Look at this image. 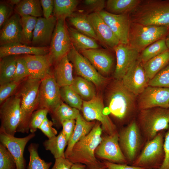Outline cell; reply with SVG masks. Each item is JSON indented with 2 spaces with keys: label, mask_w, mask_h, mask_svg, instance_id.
<instances>
[{
  "label": "cell",
  "mask_w": 169,
  "mask_h": 169,
  "mask_svg": "<svg viewBox=\"0 0 169 169\" xmlns=\"http://www.w3.org/2000/svg\"><path fill=\"white\" fill-rule=\"evenodd\" d=\"M21 0H8L6 2L11 6L13 7L14 6H16L21 1Z\"/></svg>",
  "instance_id": "56"
},
{
  "label": "cell",
  "mask_w": 169,
  "mask_h": 169,
  "mask_svg": "<svg viewBox=\"0 0 169 169\" xmlns=\"http://www.w3.org/2000/svg\"><path fill=\"white\" fill-rule=\"evenodd\" d=\"M13 8L6 2H0V28L12 15Z\"/></svg>",
  "instance_id": "48"
},
{
  "label": "cell",
  "mask_w": 169,
  "mask_h": 169,
  "mask_svg": "<svg viewBox=\"0 0 169 169\" xmlns=\"http://www.w3.org/2000/svg\"><path fill=\"white\" fill-rule=\"evenodd\" d=\"M62 101L60 87L53 74L41 80L39 95L38 109L45 108L52 113Z\"/></svg>",
  "instance_id": "12"
},
{
  "label": "cell",
  "mask_w": 169,
  "mask_h": 169,
  "mask_svg": "<svg viewBox=\"0 0 169 169\" xmlns=\"http://www.w3.org/2000/svg\"><path fill=\"white\" fill-rule=\"evenodd\" d=\"M23 55L29 73L28 77L42 80L51 74L50 70L52 64L49 54Z\"/></svg>",
  "instance_id": "23"
},
{
  "label": "cell",
  "mask_w": 169,
  "mask_h": 169,
  "mask_svg": "<svg viewBox=\"0 0 169 169\" xmlns=\"http://www.w3.org/2000/svg\"><path fill=\"white\" fill-rule=\"evenodd\" d=\"M99 13L121 44H127L131 21L129 13L115 14L103 10Z\"/></svg>",
  "instance_id": "18"
},
{
  "label": "cell",
  "mask_w": 169,
  "mask_h": 169,
  "mask_svg": "<svg viewBox=\"0 0 169 169\" xmlns=\"http://www.w3.org/2000/svg\"><path fill=\"white\" fill-rule=\"evenodd\" d=\"M95 154L100 158L114 163L127 164L128 162L120 147L117 132L102 137Z\"/></svg>",
  "instance_id": "13"
},
{
  "label": "cell",
  "mask_w": 169,
  "mask_h": 169,
  "mask_svg": "<svg viewBox=\"0 0 169 169\" xmlns=\"http://www.w3.org/2000/svg\"><path fill=\"white\" fill-rule=\"evenodd\" d=\"M57 22V19L52 15L48 19L38 18L33 32L31 46L49 47Z\"/></svg>",
  "instance_id": "21"
},
{
  "label": "cell",
  "mask_w": 169,
  "mask_h": 169,
  "mask_svg": "<svg viewBox=\"0 0 169 169\" xmlns=\"http://www.w3.org/2000/svg\"><path fill=\"white\" fill-rule=\"evenodd\" d=\"M169 28L164 26H144L131 22L128 44L140 53L150 44L163 38Z\"/></svg>",
  "instance_id": "5"
},
{
  "label": "cell",
  "mask_w": 169,
  "mask_h": 169,
  "mask_svg": "<svg viewBox=\"0 0 169 169\" xmlns=\"http://www.w3.org/2000/svg\"><path fill=\"white\" fill-rule=\"evenodd\" d=\"M29 76V73L23 55H18L16 72L13 81L21 82L23 79Z\"/></svg>",
  "instance_id": "45"
},
{
  "label": "cell",
  "mask_w": 169,
  "mask_h": 169,
  "mask_svg": "<svg viewBox=\"0 0 169 169\" xmlns=\"http://www.w3.org/2000/svg\"><path fill=\"white\" fill-rule=\"evenodd\" d=\"M35 136L30 133L22 138L15 137L0 130V143L8 149L15 161L16 169H26V161L24 156L25 147L28 143Z\"/></svg>",
  "instance_id": "14"
},
{
  "label": "cell",
  "mask_w": 169,
  "mask_h": 169,
  "mask_svg": "<svg viewBox=\"0 0 169 169\" xmlns=\"http://www.w3.org/2000/svg\"><path fill=\"white\" fill-rule=\"evenodd\" d=\"M68 18L74 28L98 41L93 28L88 19V14L74 13Z\"/></svg>",
  "instance_id": "31"
},
{
  "label": "cell",
  "mask_w": 169,
  "mask_h": 169,
  "mask_svg": "<svg viewBox=\"0 0 169 169\" xmlns=\"http://www.w3.org/2000/svg\"><path fill=\"white\" fill-rule=\"evenodd\" d=\"M163 151L164 158L158 169H169V129L166 134L164 141Z\"/></svg>",
  "instance_id": "51"
},
{
  "label": "cell",
  "mask_w": 169,
  "mask_h": 169,
  "mask_svg": "<svg viewBox=\"0 0 169 169\" xmlns=\"http://www.w3.org/2000/svg\"><path fill=\"white\" fill-rule=\"evenodd\" d=\"M79 2L78 0H54L53 15L57 19H66L74 13Z\"/></svg>",
  "instance_id": "35"
},
{
  "label": "cell",
  "mask_w": 169,
  "mask_h": 169,
  "mask_svg": "<svg viewBox=\"0 0 169 169\" xmlns=\"http://www.w3.org/2000/svg\"><path fill=\"white\" fill-rule=\"evenodd\" d=\"M39 145L35 143H31L28 147L29 153V161L27 169H49L52 164L42 159L38 152Z\"/></svg>",
  "instance_id": "40"
},
{
  "label": "cell",
  "mask_w": 169,
  "mask_h": 169,
  "mask_svg": "<svg viewBox=\"0 0 169 169\" xmlns=\"http://www.w3.org/2000/svg\"><path fill=\"white\" fill-rule=\"evenodd\" d=\"M165 40L166 46L168 49H169V34L167 35L165 38Z\"/></svg>",
  "instance_id": "58"
},
{
  "label": "cell",
  "mask_w": 169,
  "mask_h": 169,
  "mask_svg": "<svg viewBox=\"0 0 169 169\" xmlns=\"http://www.w3.org/2000/svg\"><path fill=\"white\" fill-rule=\"evenodd\" d=\"M51 113L54 124L57 123L60 125L65 120H76L79 114V110L70 107L62 101Z\"/></svg>",
  "instance_id": "37"
},
{
  "label": "cell",
  "mask_w": 169,
  "mask_h": 169,
  "mask_svg": "<svg viewBox=\"0 0 169 169\" xmlns=\"http://www.w3.org/2000/svg\"><path fill=\"white\" fill-rule=\"evenodd\" d=\"M141 0H108L106 11L115 14L129 13L140 3Z\"/></svg>",
  "instance_id": "36"
},
{
  "label": "cell",
  "mask_w": 169,
  "mask_h": 169,
  "mask_svg": "<svg viewBox=\"0 0 169 169\" xmlns=\"http://www.w3.org/2000/svg\"><path fill=\"white\" fill-rule=\"evenodd\" d=\"M136 96L125 87L121 80L115 79L110 85L106 95L109 113L119 119H125L135 107Z\"/></svg>",
  "instance_id": "3"
},
{
  "label": "cell",
  "mask_w": 169,
  "mask_h": 169,
  "mask_svg": "<svg viewBox=\"0 0 169 169\" xmlns=\"http://www.w3.org/2000/svg\"><path fill=\"white\" fill-rule=\"evenodd\" d=\"M73 164L65 157H60L55 159L54 164L51 169H71Z\"/></svg>",
  "instance_id": "53"
},
{
  "label": "cell",
  "mask_w": 169,
  "mask_h": 169,
  "mask_svg": "<svg viewBox=\"0 0 169 169\" xmlns=\"http://www.w3.org/2000/svg\"><path fill=\"white\" fill-rule=\"evenodd\" d=\"M41 80L28 77L22 85L19 96L21 99V120L16 132L28 133L31 116L38 108Z\"/></svg>",
  "instance_id": "4"
},
{
  "label": "cell",
  "mask_w": 169,
  "mask_h": 169,
  "mask_svg": "<svg viewBox=\"0 0 169 169\" xmlns=\"http://www.w3.org/2000/svg\"><path fill=\"white\" fill-rule=\"evenodd\" d=\"M168 49L165 38L159 39L150 44L140 54L138 59L143 64Z\"/></svg>",
  "instance_id": "38"
},
{
  "label": "cell",
  "mask_w": 169,
  "mask_h": 169,
  "mask_svg": "<svg viewBox=\"0 0 169 169\" xmlns=\"http://www.w3.org/2000/svg\"><path fill=\"white\" fill-rule=\"evenodd\" d=\"M48 110L45 108L39 109L34 111L30 119L29 128L31 133H35L44 119L47 117Z\"/></svg>",
  "instance_id": "43"
},
{
  "label": "cell",
  "mask_w": 169,
  "mask_h": 169,
  "mask_svg": "<svg viewBox=\"0 0 169 169\" xmlns=\"http://www.w3.org/2000/svg\"><path fill=\"white\" fill-rule=\"evenodd\" d=\"M18 56L10 55L0 58V85L13 80L16 72Z\"/></svg>",
  "instance_id": "30"
},
{
  "label": "cell",
  "mask_w": 169,
  "mask_h": 169,
  "mask_svg": "<svg viewBox=\"0 0 169 169\" xmlns=\"http://www.w3.org/2000/svg\"><path fill=\"white\" fill-rule=\"evenodd\" d=\"M72 47L65 19H57L49 53L52 64L67 55Z\"/></svg>",
  "instance_id": "7"
},
{
  "label": "cell",
  "mask_w": 169,
  "mask_h": 169,
  "mask_svg": "<svg viewBox=\"0 0 169 169\" xmlns=\"http://www.w3.org/2000/svg\"><path fill=\"white\" fill-rule=\"evenodd\" d=\"M106 165V169H146V168L133 166H128L127 164H120L108 161L103 162Z\"/></svg>",
  "instance_id": "54"
},
{
  "label": "cell",
  "mask_w": 169,
  "mask_h": 169,
  "mask_svg": "<svg viewBox=\"0 0 169 169\" xmlns=\"http://www.w3.org/2000/svg\"><path fill=\"white\" fill-rule=\"evenodd\" d=\"M53 122L49 120L47 117L38 129L40 130L48 139H50L56 136L57 134V130L53 127Z\"/></svg>",
  "instance_id": "49"
},
{
  "label": "cell",
  "mask_w": 169,
  "mask_h": 169,
  "mask_svg": "<svg viewBox=\"0 0 169 169\" xmlns=\"http://www.w3.org/2000/svg\"><path fill=\"white\" fill-rule=\"evenodd\" d=\"M81 110L86 120H97L101 123L102 129L108 135L116 132L115 125L105 112L103 100L99 95H96L90 101H83Z\"/></svg>",
  "instance_id": "9"
},
{
  "label": "cell",
  "mask_w": 169,
  "mask_h": 169,
  "mask_svg": "<svg viewBox=\"0 0 169 169\" xmlns=\"http://www.w3.org/2000/svg\"><path fill=\"white\" fill-rule=\"evenodd\" d=\"M101 125L96 122L90 132L74 145L66 158L74 164L81 163L87 166L104 165L95 156V150L102 139Z\"/></svg>",
  "instance_id": "2"
},
{
  "label": "cell",
  "mask_w": 169,
  "mask_h": 169,
  "mask_svg": "<svg viewBox=\"0 0 169 169\" xmlns=\"http://www.w3.org/2000/svg\"><path fill=\"white\" fill-rule=\"evenodd\" d=\"M68 144V141L61 131L57 136L45 141L43 145L45 150L49 151L56 159L65 157L64 151Z\"/></svg>",
  "instance_id": "34"
},
{
  "label": "cell",
  "mask_w": 169,
  "mask_h": 169,
  "mask_svg": "<svg viewBox=\"0 0 169 169\" xmlns=\"http://www.w3.org/2000/svg\"><path fill=\"white\" fill-rule=\"evenodd\" d=\"M1 105L0 130L14 136L21 120V99L19 95L10 97Z\"/></svg>",
  "instance_id": "8"
},
{
  "label": "cell",
  "mask_w": 169,
  "mask_h": 169,
  "mask_svg": "<svg viewBox=\"0 0 169 169\" xmlns=\"http://www.w3.org/2000/svg\"><path fill=\"white\" fill-rule=\"evenodd\" d=\"M49 51V47H35L21 43H12L0 46V58L10 55H45Z\"/></svg>",
  "instance_id": "25"
},
{
  "label": "cell",
  "mask_w": 169,
  "mask_h": 169,
  "mask_svg": "<svg viewBox=\"0 0 169 169\" xmlns=\"http://www.w3.org/2000/svg\"><path fill=\"white\" fill-rule=\"evenodd\" d=\"M129 14L131 22L169 28V1L141 0Z\"/></svg>",
  "instance_id": "1"
},
{
  "label": "cell",
  "mask_w": 169,
  "mask_h": 169,
  "mask_svg": "<svg viewBox=\"0 0 169 169\" xmlns=\"http://www.w3.org/2000/svg\"><path fill=\"white\" fill-rule=\"evenodd\" d=\"M79 52L102 76L107 75L111 71L114 64V58L107 49L99 48L83 50Z\"/></svg>",
  "instance_id": "22"
},
{
  "label": "cell",
  "mask_w": 169,
  "mask_h": 169,
  "mask_svg": "<svg viewBox=\"0 0 169 169\" xmlns=\"http://www.w3.org/2000/svg\"><path fill=\"white\" fill-rule=\"evenodd\" d=\"M69 35L72 46L77 51L100 48L96 40L78 31L73 27H68Z\"/></svg>",
  "instance_id": "28"
},
{
  "label": "cell",
  "mask_w": 169,
  "mask_h": 169,
  "mask_svg": "<svg viewBox=\"0 0 169 169\" xmlns=\"http://www.w3.org/2000/svg\"><path fill=\"white\" fill-rule=\"evenodd\" d=\"M86 166L83 164L80 163L73 164L71 169H85Z\"/></svg>",
  "instance_id": "55"
},
{
  "label": "cell",
  "mask_w": 169,
  "mask_h": 169,
  "mask_svg": "<svg viewBox=\"0 0 169 169\" xmlns=\"http://www.w3.org/2000/svg\"><path fill=\"white\" fill-rule=\"evenodd\" d=\"M146 169H147L146 168Z\"/></svg>",
  "instance_id": "59"
},
{
  "label": "cell",
  "mask_w": 169,
  "mask_h": 169,
  "mask_svg": "<svg viewBox=\"0 0 169 169\" xmlns=\"http://www.w3.org/2000/svg\"><path fill=\"white\" fill-rule=\"evenodd\" d=\"M139 118L142 129L150 139L169 126V110L166 108L155 107L141 110Z\"/></svg>",
  "instance_id": "6"
},
{
  "label": "cell",
  "mask_w": 169,
  "mask_h": 169,
  "mask_svg": "<svg viewBox=\"0 0 169 169\" xmlns=\"http://www.w3.org/2000/svg\"><path fill=\"white\" fill-rule=\"evenodd\" d=\"M168 108H169V105H168Z\"/></svg>",
  "instance_id": "60"
},
{
  "label": "cell",
  "mask_w": 169,
  "mask_h": 169,
  "mask_svg": "<svg viewBox=\"0 0 169 169\" xmlns=\"http://www.w3.org/2000/svg\"><path fill=\"white\" fill-rule=\"evenodd\" d=\"M114 50L116 58L114 76L115 79L121 80L129 68L138 59L140 53L128 44L121 43Z\"/></svg>",
  "instance_id": "19"
},
{
  "label": "cell",
  "mask_w": 169,
  "mask_h": 169,
  "mask_svg": "<svg viewBox=\"0 0 169 169\" xmlns=\"http://www.w3.org/2000/svg\"><path fill=\"white\" fill-rule=\"evenodd\" d=\"M70 86L83 101H90L96 95L94 84L81 77H75Z\"/></svg>",
  "instance_id": "29"
},
{
  "label": "cell",
  "mask_w": 169,
  "mask_h": 169,
  "mask_svg": "<svg viewBox=\"0 0 169 169\" xmlns=\"http://www.w3.org/2000/svg\"><path fill=\"white\" fill-rule=\"evenodd\" d=\"M53 75L60 87L70 85L74 78L73 71V66L69 61L67 55L54 64Z\"/></svg>",
  "instance_id": "26"
},
{
  "label": "cell",
  "mask_w": 169,
  "mask_h": 169,
  "mask_svg": "<svg viewBox=\"0 0 169 169\" xmlns=\"http://www.w3.org/2000/svg\"><path fill=\"white\" fill-rule=\"evenodd\" d=\"M119 141L127 162L132 164L141 143L140 131L135 121L132 122L121 131L119 134Z\"/></svg>",
  "instance_id": "15"
},
{
  "label": "cell",
  "mask_w": 169,
  "mask_h": 169,
  "mask_svg": "<svg viewBox=\"0 0 169 169\" xmlns=\"http://www.w3.org/2000/svg\"><path fill=\"white\" fill-rule=\"evenodd\" d=\"M21 31V17L15 13L0 29V46L20 43Z\"/></svg>",
  "instance_id": "24"
},
{
  "label": "cell",
  "mask_w": 169,
  "mask_h": 169,
  "mask_svg": "<svg viewBox=\"0 0 169 169\" xmlns=\"http://www.w3.org/2000/svg\"><path fill=\"white\" fill-rule=\"evenodd\" d=\"M61 99L71 107L81 110L83 101L70 85L60 87Z\"/></svg>",
  "instance_id": "41"
},
{
  "label": "cell",
  "mask_w": 169,
  "mask_h": 169,
  "mask_svg": "<svg viewBox=\"0 0 169 169\" xmlns=\"http://www.w3.org/2000/svg\"><path fill=\"white\" fill-rule=\"evenodd\" d=\"M106 1L104 0H85L83 1L84 8L89 13H99L105 8Z\"/></svg>",
  "instance_id": "47"
},
{
  "label": "cell",
  "mask_w": 169,
  "mask_h": 169,
  "mask_svg": "<svg viewBox=\"0 0 169 169\" xmlns=\"http://www.w3.org/2000/svg\"><path fill=\"white\" fill-rule=\"evenodd\" d=\"M0 169H16L15 160L7 148L0 144Z\"/></svg>",
  "instance_id": "44"
},
{
  "label": "cell",
  "mask_w": 169,
  "mask_h": 169,
  "mask_svg": "<svg viewBox=\"0 0 169 169\" xmlns=\"http://www.w3.org/2000/svg\"><path fill=\"white\" fill-rule=\"evenodd\" d=\"M88 17L97 37L98 41L105 47L114 49L120 43L99 13L88 14Z\"/></svg>",
  "instance_id": "20"
},
{
  "label": "cell",
  "mask_w": 169,
  "mask_h": 169,
  "mask_svg": "<svg viewBox=\"0 0 169 169\" xmlns=\"http://www.w3.org/2000/svg\"><path fill=\"white\" fill-rule=\"evenodd\" d=\"M38 18L30 16L21 17L22 31L20 43L27 45H31Z\"/></svg>",
  "instance_id": "39"
},
{
  "label": "cell",
  "mask_w": 169,
  "mask_h": 169,
  "mask_svg": "<svg viewBox=\"0 0 169 169\" xmlns=\"http://www.w3.org/2000/svg\"><path fill=\"white\" fill-rule=\"evenodd\" d=\"M76 74L98 87L103 86L108 79L100 74L89 61L73 46L67 54Z\"/></svg>",
  "instance_id": "10"
},
{
  "label": "cell",
  "mask_w": 169,
  "mask_h": 169,
  "mask_svg": "<svg viewBox=\"0 0 169 169\" xmlns=\"http://www.w3.org/2000/svg\"><path fill=\"white\" fill-rule=\"evenodd\" d=\"M164 141L162 135L158 134L146 144L132 165L146 168L157 167L158 169L161 164L160 161L164 152Z\"/></svg>",
  "instance_id": "11"
},
{
  "label": "cell",
  "mask_w": 169,
  "mask_h": 169,
  "mask_svg": "<svg viewBox=\"0 0 169 169\" xmlns=\"http://www.w3.org/2000/svg\"><path fill=\"white\" fill-rule=\"evenodd\" d=\"M75 120L74 131L68 142L66 149L64 152L66 158L69 154L74 145L87 136L92 129L96 123L95 121H87L80 114Z\"/></svg>",
  "instance_id": "27"
},
{
  "label": "cell",
  "mask_w": 169,
  "mask_h": 169,
  "mask_svg": "<svg viewBox=\"0 0 169 169\" xmlns=\"http://www.w3.org/2000/svg\"><path fill=\"white\" fill-rule=\"evenodd\" d=\"M150 80L145 72L143 64L138 59L121 79L125 87L136 96L139 95L148 86Z\"/></svg>",
  "instance_id": "17"
},
{
  "label": "cell",
  "mask_w": 169,
  "mask_h": 169,
  "mask_svg": "<svg viewBox=\"0 0 169 169\" xmlns=\"http://www.w3.org/2000/svg\"><path fill=\"white\" fill-rule=\"evenodd\" d=\"M44 18L48 19L52 15L54 3V0H40Z\"/></svg>",
  "instance_id": "52"
},
{
  "label": "cell",
  "mask_w": 169,
  "mask_h": 169,
  "mask_svg": "<svg viewBox=\"0 0 169 169\" xmlns=\"http://www.w3.org/2000/svg\"><path fill=\"white\" fill-rule=\"evenodd\" d=\"M75 123L76 120L73 119L65 120L61 123L63 127L62 131L68 142L74 131Z\"/></svg>",
  "instance_id": "50"
},
{
  "label": "cell",
  "mask_w": 169,
  "mask_h": 169,
  "mask_svg": "<svg viewBox=\"0 0 169 169\" xmlns=\"http://www.w3.org/2000/svg\"><path fill=\"white\" fill-rule=\"evenodd\" d=\"M86 166L87 169H106V168L105 165L101 166Z\"/></svg>",
  "instance_id": "57"
},
{
  "label": "cell",
  "mask_w": 169,
  "mask_h": 169,
  "mask_svg": "<svg viewBox=\"0 0 169 169\" xmlns=\"http://www.w3.org/2000/svg\"><path fill=\"white\" fill-rule=\"evenodd\" d=\"M15 13L20 17L30 16L36 18L43 15L40 0H23L15 6Z\"/></svg>",
  "instance_id": "32"
},
{
  "label": "cell",
  "mask_w": 169,
  "mask_h": 169,
  "mask_svg": "<svg viewBox=\"0 0 169 169\" xmlns=\"http://www.w3.org/2000/svg\"><path fill=\"white\" fill-rule=\"evenodd\" d=\"M139 95L138 104L141 110L168 107L169 88L148 85Z\"/></svg>",
  "instance_id": "16"
},
{
  "label": "cell",
  "mask_w": 169,
  "mask_h": 169,
  "mask_svg": "<svg viewBox=\"0 0 169 169\" xmlns=\"http://www.w3.org/2000/svg\"><path fill=\"white\" fill-rule=\"evenodd\" d=\"M148 85L169 88V64L150 79Z\"/></svg>",
  "instance_id": "42"
},
{
  "label": "cell",
  "mask_w": 169,
  "mask_h": 169,
  "mask_svg": "<svg viewBox=\"0 0 169 169\" xmlns=\"http://www.w3.org/2000/svg\"><path fill=\"white\" fill-rule=\"evenodd\" d=\"M169 61V49H168L144 63L143 67L145 72L150 79L162 69Z\"/></svg>",
  "instance_id": "33"
},
{
  "label": "cell",
  "mask_w": 169,
  "mask_h": 169,
  "mask_svg": "<svg viewBox=\"0 0 169 169\" xmlns=\"http://www.w3.org/2000/svg\"><path fill=\"white\" fill-rule=\"evenodd\" d=\"M21 82L12 81L0 86V104H1L11 96Z\"/></svg>",
  "instance_id": "46"
}]
</instances>
